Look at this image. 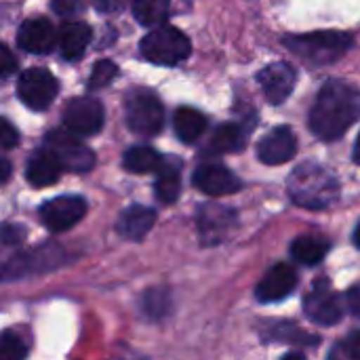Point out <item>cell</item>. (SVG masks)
Masks as SVG:
<instances>
[{"mask_svg": "<svg viewBox=\"0 0 360 360\" xmlns=\"http://www.w3.org/2000/svg\"><path fill=\"white\" fill-rule=\"evenodd\" d=\"M360 118V89L344 80H329L310 110V129L323 141L340 139Z\"/></svg>", "mask_w": 360, "mask_h": 360, "instance_id": "1", "label": "cell"}, {"mask_svg": "<svg viewBox=\"0 0 360 360\" xmlns=\"http://www.w3.org/2000/svg\"><path fill=\"white\" fill-rule=\"evenodd\" d=\"M287 190L295 205L321 211L331 207L340 196V181L335 175L319 162H304L293 169L287 181Z\"/></svg>", "mask_w": 360, "mask_h": 360, "instance_id": "2", "label": "cell"}, {"mask_svg": "<svg viewBox=\"0 0 360 360\" xmlns=\"http://www.w3.org/2000/svg\"><path fill=\"white\" fill-rule=\"evenodd\" d=\"M283 42L300 59L319 68L338 61L352 46V36L346 32L329 30V32H312L304 36H287Z\"/></svg>", "mask_w": 360, "mask_h": 360, "instance_id": "3", "label": "cell"}, {"mask_svg": "<svg viewBox=\"0 0 360 360\" xmlns=\"http://www.w3.org/2000/svg\"><path fill=\"white\" fill-rule=\"evenodd\" d=\"M141 55L156 65H177L188 59L190 38L173 25H160L148 32L141 40Z\"/></svg>", "mask_w": 360, "mask_h": 360, "instance_id": "4", "label": "cell"}, {"mask_svg": "<svg viewBox=\"0 0 360 360\" xmlns=\"http://www.w3.org/2000/svg\"><path fill=\"white\" fill-rule=\"evenodd\" d=\"M124 114H127L129 129L137 135H146V137L156 135L165 124V108L160 99L143 89L129 93L124 103Z\"/></svg>", "mask_w": 360, "mask_h": 360, "instance_id": "5", "label": "cell"}, {"mask_svg": "<svg viewBox=\"0 0 360 360\" xmlns=\"http://www.w3.org/2000/svg\"><path fill=\"white\" fill-rule=\"evenodd\" d=\"M44 148H49L61 162L63 171L70 173H86L95 167V154L89 146H84L78 135L70 133L68 129H55L46 133Z\"/></svg>", "mask_w": 360, "mask_h": 360, "instance_id": "6", "label": "cell"}, {"mask_svg": "<svg viewBox=\"0 0 360 360\" xmlns=\"http://www.w3.org/2000/svg\"><path fill=\"white\" fill-rule=\"evenodd\" d=\"M59 93V84H57V78L42 70V68H32V70H25L21 76H19V82H17V95L19 99L30 108V110H36V112H42L46 110L55 97Z\"/></svg>", "mask_w": 360, "mask_h": 360, "instance_id": "7", "label": "cell"}, {"mask_svg": "<svg viewBox=\"0 0 360 360\" xmlns=\"http://www.w3.org/2000/svg\"><path fill=\"white\" fill-rule=\"evenodd\" d=\"M103 105L93 97H74L63 108V127L78 137H93L103 129Z\"/></svg>", "mask_w": 360, "mask_h": 360, "instance_id": "8", "label": "cell"}, {"mask_svg": "<svg viewBox=\"0 0 360 360\" xmlns=\"http://www.w3.org/2000/svg\"><path fill=\"white\" fill-rule=\"evenodd\" d=\"M86 213V200L82 196H57L40 207V221L51 232H65L76 226Z\"/></svg>", "mask_w": 360, "mask_h": 360, "instance_id": "9", "label": "cell"}, {"mask_svg": "<svg viewBox=\"0 0 360 360\" xmlns=\"http://www.w3.org/2000/svg\"><path fill=\"white\" fill-rule=\"evenodd\" d=\"M304 312L312 323L323 325V327L338 325L344 316L340 300L333 295V291L329 289V283H325V281L316 283L314 289L306 295Z\"/></svg>", "mask_w": 360, "mask_h": 360, "instance_id": "10", "label": "cell"}, {"mask_svg": "<svg viewBox=\"0 0 360 360\" xmlns=\"http://www.w3.org/2000/svg\"><path fill=\"white\" fill-rule=\"evenodd\" d=\"M257 82L266 95V99L274 105L283 103L295 89L297 82V72L293 65L278 61L272 65H266L259 74H257Z\"/></svg>", "mask_w": 360, "mask_h": 360, "instance_id": "11", "label": "cell"}, {"mask_svg": "<svg viewBox=\"0 0 360 360\" xmlns=\"http://www.w3.org/2000/svg\"><path fill=\"white\" fill-rule=\"evenodd\" d=\"M297 287V272L289 264H276L255 287V297L262 304H272L289 297Z\"/></svg>", "mask_w": 360, "mask_h": 360, "instance_id": "12", "label": "cell"}, {"mask_svg": "<svg viewBox=\"0 0 360 360\" xmlns=\"http://www.w3.org/2000/svg\"><path fill=\"white\" fill-rule=\"evenodd\" d=\"M297 152V139L289 127H276L257 143V156L264 165H283Z\"/></svg>", "mask_w": 360, "mask_h": 360, "instance_id": "13", "label": "cell"}, {"mask_svg": "<svg viewBox=\"0 0 360 360\" xmlns=\"http://www.w3.org/2000/svg\"><path fill=\"white\" fill-rule=\"evenodd\" d=\"M192 184L209 196H228L240 190V179L224 165H202L194 171Z\"/></svg>", "mask_w": 360, "mask_h": 360, "instance_id": "14", "label": "cell"}, {"mask_svg": "<svg viewBox=\"0 0 360 360\" xmlns=\"http://www.w3.org/2000/svg\"><path fill=\"white\" fill-rule=\"evenodd\" d=\"M57 34L49 19H27L21 23L17 32V44L25 53L46 55L57 44Z\"/></svg>", "mask_w": 360, "mask_h": 360, "instance_id": "15", "label": "cell"}, {"mask_svg": "<svg viewBox=\"0 0 360 360\" xmlns=\"http://www.w3.org/2000/svg\"><path fill=\"white\" fill-rule=\"evenodd\" d=\"M236 215L232 209L221 205H205L198 211V232L207 245H217L232 230Z\"/></svg>", "mask_w": 360, "mask_h": 360, "instance_id": "16", "label": "cell"}, {"mask_svg": "<svg viewBox=\"0 0 360 360\" xmlns=\"http://www.w3.org/2000/svg\"><path fill=\"white\" fill-rule=\"evenodd\" d=\"M61 171H63V167H61L59 158L49 148H40L27 160L25 179L34 188H46V186L57 184Z\"/></svg>", "mask_w": 360, "mask_h": 360, "instance_id": "17", "label": "cell"}, {"mask_svg": "<svg viewBox=\"0 0 360 360\" xmlns=\"http://www.w3.org/2000/svg\"><path fill=\"white\" fill-rule=\"evenodd\" d=\"M154 224H156V211L154 209L133 205L120 213V217L116 221V230L120 232V236L137 243V240H143L148 236V232L154 228Z\"/></svg>", "mask_w": 360, "mask_h": 360, "instance_id": "18", "label": "cell"}, {"mask_svg": "<svg viewBox=\"0 0 360 360\" xmlns=\"http://www.w3.org/2000/svg\"><path fill=\"white\" fill-rule=\"evenodd\" d=\"M91 42V27L82 21H65L59 27L57 34V44H59V53L63 59L68 61H78L86 46Z\"/></svg>", "mask_w": 360, "mask_h": 360, "instance_id": "19", "label": "cell"}, {"mask_svg": "<svg viewBox=\"0 0 360 360\" xmlns=\"http://www.w3.org/2000/svg\"><path fill=\"white\" fill-rule=\"evenodd\" d=\"M156 196L160 202L171 205L181 194V162L175 156L162 158L158 171H156Z\"/></svg>", "mask_w": 360, "mask_h": 360, "instance_id": "20", "label": "cell"}, {"mask_svg": "<svg viewBox=\"0 0 360 360\" xmlns=\"http://www.w3.org/2000/svg\"><path fill=\"white\" fill-rule=\"evenodd\" d=\"M247 143V133L240 124L226 122L215 129L211 135V141L207 146V154H230L240 152Z\"/></svg>", "mask_w": 360, "mask_h": 360, "instance_id": "21", "label": "cell"}, {"mask_svg": "<svg viewBox=\"0 0 360 360\" xmlns=\"http://www.w3.org/2000/svg\"><path fill=\"white\" fill-rule=\"evenodd\" d=\"M173 129L184 143H194L207 131V116L194 108H179L173 116Z\"/></svg>", "mask_w": 360, "mask_h": 360, "instance_id": "22", "label": "cell"}, {"mask_svg": "<svg viewBox=\"0 0 360 360\" xmlns=\"http://www.w3.org/2000/svg\"><path fill=\"white\" fill-rule=\"evenodd\" d=\"M329 253V243L319 236H300L291 245V257L304 266H316Z\"/></svg>", "mask_w": 360, "mask_h": 360, "instance_id": "23", "label": "cell"}, {"mask_svg": "<svg viewBox=\"0 0 360 360\" xmlns=\"http://www.w3.org/2000/svg\"><path fill=\"white\" fill-rule=\"evenodd\" d=\"M162 158L154 148L148 146H135L131 150L124 152L122 156V167L129 173H150V171H158Z\"/></svg>", "mask_w": 360, "mask_h": 360, "instance_id": "24", "label": "cell"}, {"mask_svg": "<svg viewBox=\"0 0 360 360\" xmlns=\"http://www.w3.org/2000/svg\"><path fill=\"white\" fill-rule=\"evenodd\" d=\"M169 0H133V15L146 27H160L169 17Z\"/></svg>", "mask_w": 360, "mask_h": 360, "instance_id": "25", "label": "cell"}, {"mask_svg": "<svg viewBox=\"0 0 360 360\" xmlns=\"http://www.w3.org/2000/svg\"><path fill=\"white\" fill-rule=\"evenodd\" d=\"M143 312L148 319L160 321L171 312V293L167 289H152L143 297Z\"/></svg>", "mask_w": 360, "mask_h": 360, "instance_id": "26", "label": "cell"}, {"mask_svg": "<svg viewBox=\"0 0 360 360\" xmlns=\"http://www.w3.org/2000/svg\"><path fill=\"white\" fill-rule=\"evenodd\" d=\"M27 346L15 331H4L0 338V360H25Z\"/></svg>", "mask_w": 360, "mask_h": 360, "instance_id": "27", "label": "cell"}, {"mask_svg": "<svg viewBox=\"0 0 360 360\" xmlns=\"http://www.w3.org/2000/svg\"><path fill=\"white\" fill-rule=\"evenodd\" d=\"M118 74L116 65L110 61V59H101L93 65V72L89 76V89L91 91H97V89H103L112 82V78Z\"/></svg>", "mask_w": 360, "mask_h": 360, "instance_id": "28", "label": "cell"}, {"mask_svg": "<svg viewBox=\"0 0 360 360\" xmlns=\"http://www.w3.org/2000/svg\"><path fill=\"white\" fill-rule=\"evenodd\" d=\"M268 338H272V340H281V342H312V344H316L319 340L316 338H308L306 333H300L297 329H295V325H285V323H278V327H272L270 331H268Z\"/></svg>", "mask_w": 360, "mask_h": 360, "instance_id": "29", "label": "cell"}, {"mask_svg": "<svg viewBox=\"0 0 360 360\" xmlns=\"http://www.w3.org/2000/svg\"><path fill=\"white\" fill-rule=\"evenodd\" d=\"M19 143V133H17V129L6 120V118H2L0 120V146H2V150H11V148H15Z\"/></svg>", "mask_w": 360, "mask_h": 360, "instance_id": "30", "label": "cell"}, {"mask_svg": "<svg viewBox=\"0 0 360 360\" xmlns=\"http://www.w3.org/2000/svg\"><path fill=\"white\" fill-rule=\"evenodd\" d=\"M53 11L59 17H72L82 11V0H53Z\"/></svg>", "mask_w": 360, "mask_h": 360, "instance_id": "31", "label": "cell"}, {"mask_svg": "<svg viewBox=\"0 0 360 360\" xmlns=\"http://www.w3.org/2000/svg\"><path fill=\"white\" fill-rule=\"evenodd\" d=\"M15 70H17V59L11 53V49L6 44H2L0 46V74H2V78H8Z\"/></svg>", "mask_w": 360, "mask_h": 360, "instance_id": "32", "label": "cell"}, {"mask_svg": "<svg viewBox=\"0 0 360 360\" xmlns=\"http://www.w3.org/2000/svg\"><path fill=\"white\" fill-rule=\"evenodd\" d=\"M344 348H346V354H348L350 359L360 360V331H354V333L348 335Z\"/></svg>", "mask_w": 360, "mask_h": 360, "instance_id": "33", "label": "cell"}, {"mask_svg": "<svg viewBox=\"0 0 360 360\" xmlns=\"http://www.w3.org/2000/svg\"><path fill=\"white\" fill-rule=\"evenodd\" d=\"M348 306H350L352 314L360 319V283L348 291Z\"/></svg>", "mask_w": 360, "mask_h": 360, "instance_id": "34", "label": "cell"}, {"mask_svg": "<svg viewBox=\"0 0 360 360\" xmlns=\"http://www.w3.org/2000/svg\"><path fill=\"white\" fill-rule=\"evenodd\" d=\"M124 0H95L97 8H103V11H114V8H120Z\"/></svg>", "mask_w": 360, "mask_h": 360, "instance_id": "35", "label": "cell"}, {"mask_svg": "<svg viewBox=\"0 0 360 360\" xmlns=\"http://www.w3.org/2000/svg\"><path fill=\"white\" fill-rule=\"evenodd\" d=\"M8 175H11V162H8L6 158H2V175H0V179H2V181H6V179H8Z\"/></svg>", "mask_w": 360, "mask_h": 360, "instance_id": "36", "label": "cell"}, {"mask_svg": "<svg viewBox=\"0 0 360 360\" xmlns=\"http://www.w3.org/2000/svg\"><path fill=\"white\" fill-rule=\"evenodd\" d=\"M352 160L360 165V133H359V139H356V143H354V152H352Z\"/></svg>", "mask_w": 360, "mask_h": 360, "instance_id": "37", "label": "cell"}, {"mask_svg": "<svg viewBox=\"0 0 360 360\" xmlns=\"http://www.w3.org/2000/svg\"><path fill=\"white\" fill-rule=\"evenodd\" d=\"M283 360H306L302 354H287Z\"/></svg>", "mask_w": 360, "mask_h": 360, "instance_id": "38", "label": "cell"}, {"mask_svg": "<svg viewBox=\"0 0 360 360\" xmlns=\"http://www.w3.org/2000/svg\"><path fill=\"white\" fill-rule=\"evenodd\" d=\"M354 243H356V247L360 249V224L359 228H356V232H354Z\"/></svg>", "mask_w": 360, "mask_h": 360, "instance_id": "39", "label": "cell"}]
</instances>
